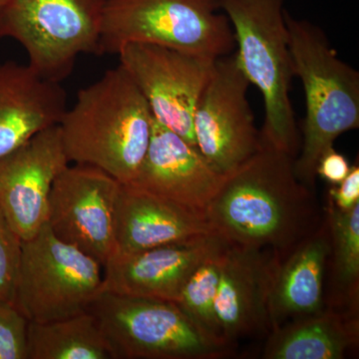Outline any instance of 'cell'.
<instances>
[{"mask_svg": "<svg viewBox=\"0 0 359 359\" xmlns=\"http://www.w3.org/2000/svg\"><path fill=\"white\" fill-rule=\"evenodd\" d=\"M330 230L323 219L283 255L273 252L268 302L269 330L325 309Z\"/></svg>", "mask_w": 359, "mask_h": 359, "instance_id": "2e32d148", "label": "cell"}, {"mask_svg": "<svg viewBox=\"0 0 359 359\" xmlns=\"http://www.w3.org/2000/svg\"><path fill=\"white\" fill-rule=\"evenodd\" d=\"M250 85L235 52L217 58L194 111L196 147L224 176L261 147V136L248 100Z\"/></svg>", "mask_w": 359, "mask_h": 359, "instance_id": "9c48e42d", "label": "cell"}, {"mask_svg": "<svg viewBox=\"0 0 359 359\" xmlns=\"http://www.w3.org/2000/svg\"><path fill=\"white\" fill-rule=\"evenodd\" d=\"M121 183L91 165H68L54 180L46 224L63 242L107 263L116 250V205Z\"/></svg>", "mask_w": 359, "mask_h": 359, "instance_id": "8fae6325", "label": "cell"}, {"mask_svg": "<svg viewBox=\"0 0 359 359\" xmlns=\"http://www.w3.org/2000/svg\"><path fill=\"white\" fill-rule=\"evenodd\" d=\"M103 266L56 237L48 224L23 241L13 304L35 323L84 313L102 292Z\"/></svg>", "mask_w": 359, "mask_h": 359, "instance_id": "ba28073f", "label": "cell"}, {"mask_svg": "<svg viewBox=\"0 0 359 359\" xmlns=\"http://www.w3.org/2000/svg\"><path fill=\"white\" fill-rule=\"evenodd\" d=\"M325 219L330 238L325 306L358 313L359 203L351 210L342 211L327 199Z\"/></svg>", "mask_w": 359, "mask_h": 359, "instance_id": "ffe728a7", "label": "cell"}, {"mask_svg": "<svg viewBox=\"0 0 359 359\" xmlns=\"http://www.w3.org/2000/svg\"><path fill=\"white\" fill-rule=\"evenodd\" d=\"M294 77L306 97L302 140L294 171L314 191L321 155L346 132L359 128V73L332 48L325 32L311 21L285 11Z\"/></svg>", "mask_w": 359, "mask_h": 359, "instance_id": "3957f363", "label": "cell"}, {"mask_svg": "<svg viewBox=\"0 0 359 359\" xmlns=\"http://www.w3.org/2000/svg\"><path fill=\"white\" fill-rule=\"evenodd\" d=\"M153 123L147 100L119 65L80 89L58 125L70 163L91 165L129 184L147 154Z\"/></svg>", "mask_w": 359, "mask_h": 359, "instance_id": "7a4b0ae2", "label": "cell"}, {"mask_svg": "<svg viewBox=\"0 0 359 359\" xmlns=\"http://www.w3.org/2000/svg\"><path fill=\"white\" fill-rule=\"evenodd\" d=\"M224 178L196 146L154 119L147 154L132 185L205 212Z\"/></svg>", "mask_w": 359, "mask_h": 359, "instance_id": "5bb4252c", "label": "cell"}, {"mask_svg": "<svg viewBox=\"0 0 359 359\" xmlns=\"http://www.w3.org/2000/svg\"><path fill=\"white\" fill-rule=\"evenodd\" d=\"M27 349V359H112L88 311L61 320L29 321Z\"/></svg>", "mask_w": 359, "mask_h": 359, "instance_id": "44dd1931", "label": "cell"}, {"mask_svg": "<svg viewBox=\"0 0 359 359\" xmlns=\"http://www.w3.org/2000/svg\"><path fill=\"white\" fill-rule=\"evenodd\" d=\"M224 242L212 233L151 249L114 252L103 266L102 292L176 302L196 269Z\"/></svg>", "mask_w": 359, "mask_h": 359, "instance_id": "4fadbf2b", "label": "cell"}, {"mask_svg": "<svg viewBox=\"0 0 359 359\" xmlns=\"http://www.w3.org/2000/svg\"><path fill=\"white\" fill-rule=\"evenodd\" d=\"M358 340V313L325 306L271 330L263 358L342 359Z\"/></svg>", "mask_w": 359, "mask_h": 359, "instance_id": "d6986e66", "label": "cell"}, {"mask_svg": "<svg viewBox=\"0 0 359 359\" xmlns=\"http://www.w3.org/2000/svg\"><path fill=\"white\" fill-rule=\"evenodd\" d=\"M106 0H8L0 40H16L40 76L62 83L78 57L97 54Z\"/></svg>", "mask_w": 359, "mask_h": 359, "instance_id": "52a82bcc", "label": "cell"}, {"mask_svg": "<svg viewBox=\"0 0 359 359\" xmlns=\"http://www.w3.org/2000/svg\"><path fill=\"white\" fill-rule=\"evenodd\" d=\"M117 55L156 121L196 146L194 111L216 59L145 43L125 45Z\"/></svg>", "mask_w": 359, "mask_h": 359, "instance_id": "30bf717a", "label": "cell"}, {"mask_svg": "<svg viewBox=\"0 0 359 359\" xmlns=\"http://www.w3.org/2000/svg\"><path fill=\"white\" fill-rule=\"evenodd\" d=\"M28 325L13 302L0 301V359H27Z\"/></svg>", "mask_w": 359, "mask_h": 359, "instance_id": "603a6c76", "label": "cell"}, {"mask_svg": "<svg viewBox=\"0 0 359 359\" xmlns=\"http://www.w3.org/2000/svg\"><path fill=\"white\" fill-rule=\"evenodd\" d=\"M22 243L0 212V301L13 302Z\"/></svg>", "mask_w": 359, "mask_h": 359, "instance_id": "cb8c5ba5", "label": "cell"}, {"mask_svg": "<svg viewBox=\"0 0 359 359\" xmlns=\"http://www.w3.org/2000/svg\"><path fill=\"white\" fill-rule=\"evenodd\" d=\"M271 269L273 252L226 245L214 306L222 339L231 348L241 337L269 330Z\"/></svg>", "mask_w": 359, "mask_h": 359, "instance_id": "9a60e30c", "label": "cell"}, {"mask_svg": "<svg viewBox=\"0 0 359 359\" xmlns=\"http://www.w3.org/2000/svg\"><path fill=\"white\" fill-rule=\"evenodd\" d=\"M261 142L252 157L224 175L205 215L224 242L283 255L320 222L314 191L295 174V157Z\"/></svg>", "mask_w": 359, "mask_h": 359, "instance_id": "6da1fadb", "label": "cell"}, {"mask_svg": "<svg viewBox=\"0 0 359 359\" xmlns=\"http://www.w3.org/2000/svg\"><path fill=\"white\" fill-rule=\"evenodd\" d=\"M226 245L228 243L224 242L205 257L187 280L175 302L208 339L230 351L231 347L222 339L214 306Z\"/></svg>", "mask_w": 359, "mask_h": 359, "instance_id": "7402d4cb", "label": "cell"}, {"mask_svg": "<svg viewBox=\"0 0 359 359\" xmlns=\"http://www.w3.org/2000/svg\"><path fill=\"white\" fill-rule=\"evenodd\" d=\"M69 164L59 125L0 157V212L21 240L34 237L46 224L51 187Z\"/></svg>", "mask_w": 359, "mask_h": 359, "instance_id": "7c38bea8", "label": "cell"}, {"mask_svg": "<svg viewBox=\"0 0 359 359\" xmlns=\"http://www.w3.org/2000/svg\"><path fill=\"white\" fill-rule=\"evenodd\" d=\"M212 233L205 212L163 199L132 184L120 186L115 252H132Z\"/></svg>", "mask_w": 359, "mask_h": 359, "instance_id": "ac0fdd59", "label": "cell"}, {"mask_svg": "<svg viewBox=\"0 0 359 359\" xmlns=\"http://www.w3.org/2000/svg\"><path fill=\"white\" fill-rule=\"evenodd\" d=\"M67 108L61 83L40 76L28 65L0 63V157L58 125Z\"/></svg>", "mask_w": 359, "mask_h": 359, "instance_id": "e0dca14e", "label": "cell"}, {"mask_svg": "<svg viewBox=\"0 0 359 359\" xmlns=\"http://www.w3.org/2000/svg\"><path fill=\"white\" fill-rule=\"evenodd\" d=\"M8 0H0V7L4 6Z\"/></svg>", "mask_w": 359, "mask_h": 359, "instance_id": "4316f807", "label": "cell"}, {"mask_svg": "<svg viewBox=\"0 0 359 359\" xmlns=\"http://www.w3.org/2000/svg\"><path fill=\"white\" fill-rule=\"evenodd\" d=\"M285 0H218L233 29L238 65L261 91V141L297 157L301 148L290 91L294 77Z\"/></svg>", "mask_w": 359, "mask_h": 359, "instance_id": "277c9868", "label": "cell"}, {"mask_svg": "<svg viewBox=\"0 0 359 359\" xmlns=\"http://www.w3.org/2000/svg\"><path fill=\"white\" fill-rule=\"evenodd\" d=\"M218 0H106L96 55L145 43L217 59L235 39Z\"/></svg>", "mask_w": 359, "mask_h": 359, "instance_id": "5b68a950", "label": "cell"}, {"mask_svg": "<svg viewBox=\"0 0 359 359\" xmlns=\"http://www.w3.org/2000/svg\"><path fill=\"white\" fill-rule=\"evenodd\" d=\"M87 311L112 359H215L230 353L208 339L175 302L101 292Z\"/></svg>", "mask_w": 359, "mask_h": 359, "instance_id": "8992f818", "label": "cell"}, {"mask_svg": "<svg viewBox=\"0 0 359 359\" xmlns=\"http://www.w3.org/2000/svg\"><path fill=\"white\" fill-rule=\"evenodd\" d=\"M351 166L344 154L334 148L325 151L316 166V177H320L332 186L339 185L351 172Z\"/></svg>", "mask_w": 359, "mask_h": 359, "instance_id": "d4e9b609", "label": "cell"}, {"mask_svg": "<svg viewBox=\"0 0 359 359\" xmlns=\"http://www.w3.org/2000/svg\"><path fill=\"white\" fill-rule=\"evenodd\" d=\"M327 199L342 211L351 210L359 203V167L353 165L346 178L328 190Z\"/></svg>", "mask_w": 359, "mask_h": 359, "instance_id": "484cf974", "label": "cell"}]
</instances>
